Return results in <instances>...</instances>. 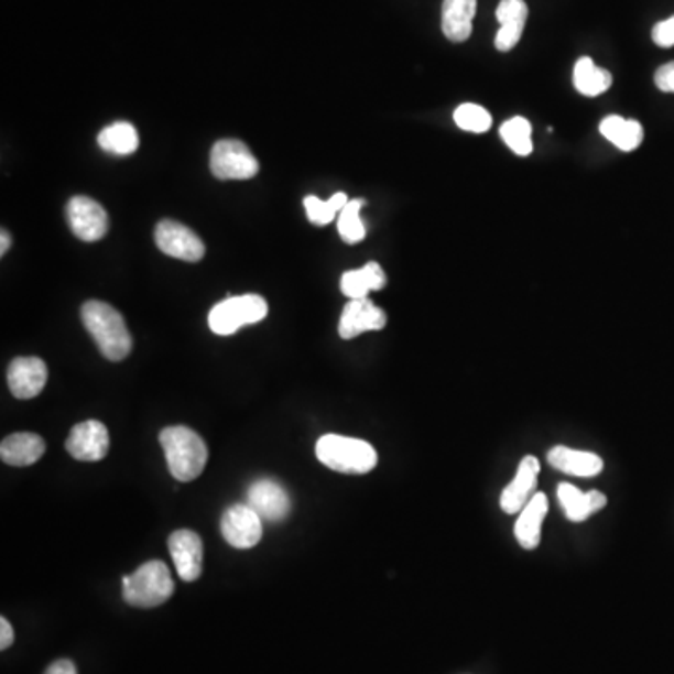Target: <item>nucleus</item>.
Segmentation results:
<instances>
[{
    "mask_svg": "<svg viewBox=\"0 0 674 674\" xmlns=\"http://www.w3.org/2000/svg\"><path fill=\"white\" fill-rule=\"evenodd\" d=\"M478 0H444L443 32L449 42L461 44L472 34Z\"/></svg>",
    "mask_w": 674,
    "mask_h": 674,
    "instance_id": "aec40b11",
    "label": "nucleus"
},
{
    "mask_svg": "<svg viewBox=\"0 0 674 674\" xmlns=\"http://www.w3.org/2000/svg\"><path fill=\"white\" fill-rule=\"evenodd\" d=\"M547 512H550L547 497L536 493L532 497L531 502L524 506L521 513H518L519 518L513 526V534L523 550H536L542 542V524Z\"/></svg>",
    "mask_w": 674,
    "mask_h": 674,
    "instance_id": "6ab92c4d",
    "label": "nucleus"
},
{
    "mask_svg": "<svg viewBox=\"0 0 674 674\" xmlns=\"http://www.w3.org/2000/svg\"><path fill=\"white\" fill-rule=\"evenodd\" d=\"M10 243H12V238H10L7 231H2V235H0V256L7 253Z\"/></svg>",
    "mask_w": 674,
    "mask_h": 674,
    "instance_id": "72a5a7b5",
    "label": "nucleus"
},
{
    "mask_svg": "<svg viewBox=\"0 0 674 674\" xmlns=\"http://www.w3.org/2000/svg\"><path fill=\"white\" fill-rule=\"evenodd\" d=\"M45 674H77V668L69 660H58V662L51 663Z\"/></svg>",
    "mask_w": 674,
    "mask_h": 674,
    "instance_id": "473e14b6",
    "label": "nucleus"
},
{
    "mask_svg": "<svg viewBox=\"0 0 674 674\" xmlns=\"http://www.w3.org/2000/svg\"><path fill=\"white\" fill-rule=\"evenodd\" d=\"M47 382V366L42 358H15L8 368V387L18 400H32L42 393Z\"/></svg>",
    "mask_w": 674,
    "mask_h": 674,
    "instance_id": "ddd939ff",
    "label": "nucleus"
},
{
    "mask_svg": "<svg viewBox=\"0 0 674 674\" xmlns=\"http://www.w3.org/2000/svg\"><path fill=\"white\" fill-rule=\"evenodd\" d=\"M168 551L175 562L178 577L194 583L203 574V542L194 531H176L168 536Z\"/></svg>",
    "mask_w": 674,
    "mask_h": 674,
    "instance_id": "2eb2a0df",
    "label": "nucleus"
},
{
    "mask_svg": "<svg viewBox=\"0 0 674 674\" xmlns=\"http://www.w3.org/2000/svg\"><path fill=\"white\" fill-rule=\"evenodd\" d=\"M318 461L341 475H368L377 467V452L360 438L344 435H323L315 448Z\"/></svg>",
    "mask_w": 674,
    "mask_h": 674,
    "instance_id": "7ed1b4c3",
    "label": "nucleus"
},
{
    "mask_svg": "<svg viewBox=\"0 0 674 674\" xmlns=\"http://www.w3.org/2000/svg\"><path fill=\"white\" fill-rule=\"evenodd\" d=\"M363 205H366L363 199L349 200L337 216V232L341 235L344 242L358 243L366 238V225L360 218Z\"/></svg>",
    "mask_w": 674,
    "mask_h": 674,
    "instance_id": "bb28decb",
    "label": "nucleus"
},
{
    "mask_svg": "<svg viewBox=\"0 0 674 674\" xmlns=\"http://www.w3.org/2000/svg\"><path fill=\"white\" fill-rule=\"evenodd\" d=\"M81 320L107 360L120 362L130 355V330L115 307L100 300H88L81 307Z\"/></svg>",
    "mask_w": 674,
    "mask_h": 674,
    "instance_id": "f257e3e1",
    "label": "nucleus"
},
{
    "mask_svg": "<svg viewBox=\"0 0 674 674\" xmlns=\"http://www.w3.org/2000/svg\"><path fill=\"white\" fill-rule=\"evenodd\" d=\"M387 287V274L379 262H368L362 269L341 275V293L350 300L368 298L369 293Z\"/></svg>",
    "mask_w": 674,
    "mask_h": 674,
    "instance_id": "4be33fe9",
    "label": "nucleus"
},
{
    "mask_svg": "<svg viewBox=\"0 0 674 674\" xmlns=\"http://www.w3.org/2000/svg\"><path fill=\"white\" fill-rule=\"evenodd\" d=\"M45 454L44 438L34 433H13L0 444V457L12 467H29Z\"/></svg>",
    "mask_w": 674,
    "mask_h": 674,
    "instance_id": "412c9836",
    "label": "nucleus"
},
{
    "mask_svg": "<svg viewBox=\"0 0 674 674\" xmlns=\"http://www.w3.org/2000/svg\"><path fill=\"white\" fill-rule=\"evenodd\" d=\"M454 120L461 130L470 133H486L491 128V115L483 107L476 104H463L454 112Z\"/></svg>",
    "mask_w": 674,
    "mask_h": 674,
    "instance_id": "c85d7f7f",
    "label": "nucleus"
},
{
    "mask_svg": "<svg viewBox=\"0 0 674 674\" xmlns=\"http://www.w3.org/2000/svg\"><path fill=\"white\" fill-rule=\"evenodd\" d=\"M98 144L115 156H130L139 149L138 130L130 122H115L100 131Z\"/></svg>",
    "mask_w": 674,
    "mask_h": 674,
    "instance_id": "393cba45",
    "label": "nucleus"
},
{
    "mask_svg": "<svg viewBox=\"0 0 674 674\" xmlns=\"http://www.w3.org/2000/svg\"><path fill=\"white\" fill-rule=\"evenodd\" d=\"M267 315H269V304L259 294L229 296L213 307V312L208 315V325L218 336H231L242 326L261 323Z\"/></svg>",
    "mask_w": 674,
    "mask_h": 674,
    "instance_id": "39448f33",
    "label": "nucleus"
},
{
    "mask_svg": "<svg viewBox=\"0 0 674 674\" xmlns=\"http://www.w3.org/2000/svg\"><path fill=\"white\" fill-rule=\"evenodd\" d=\"M500 138L518 156H529L532 152V126L523 117H513L500 128Z\"/></svg>",
    "mask_w": 674,
    "mask_h": 674,
    "instance_id": "cd10ccee",
    "label": "nucleus"
},
{
    "mask_svg": "<svg viewBox=\"0 0 674 674\" xmlns=\"http://www.w3.org/2000/svg\"><path fill=\"white\" fill-rule=\"evenodd\" d=\"M210 171L219 181H248L259 173V162L242 141L224 139L214 144Z\"/></svg>",
    "mask_w": 674,
    "mask_h": 674,
    "instance_id": "423d86ee",
    "label": "nucleus"
},
{
    "mask_svg": "<svg viewBox=\"0 0 674 674\" xmlns=\"http://www.w3.org/2000/svg\"><path fill=\"white\" fill-rule=\"evenodd\" d=\"M225 542L237 550H251L262 537V519L248 504H235L221 518Z\"/></svg>",
    "mask_w": 674,
    "mask_h": 674,
    "instance_id": "1a4fd4ad",
    "label": "nucleus"
},
{
    "mask_svg": "<svg viewBox=\"0 0 674 674\" xmlns=\"http://www.w3.org/2000/svg\"><path fill=\"white\" fill-rule=\"evenodd\" d=\"M387 313L374 306L369 298L349 300L339 318V336L344 339H355L363 331H379L387 326Z\"/></svg>",
    "mask_w": 674,
    "mask_h": 674,
    "instance_id": "4468645a",
    "label": "nucleus"
},
{
    "mask_svg": "<svg viewBox=\"0 0 674 674\" xmlns=\"http://www.w3.org/2000/svg\"><path fill=\"white\" fill-rule=\"evenodd\" d=\"M574 85L583 96L596 98L611 88L612 75L607 69L599 68L598 64H594L593 58L583 56L575 63Z\"/></svg>",
    "mask_w": 674,
    "mask_h": 674,
    "instance_id": "b1692460",
    "label": "nucleus"
},
{
    "mask_svg": "<svg viewBox=\"0 0 674 674\" xmlns=\"http://www.w3.org/2000/svg\"><path fill=\"white\" fill-rule=\"evenodd\" d=\"M66 218H68L69 229L75 237L83 242H96L106 237L109 229V216L106 208L98 200L77 195L69 199L66 206Z\"/></svg>",
    "mask_w": 674,
    "mask_h": 674,
    "instance_id": "0eeeda50",
    "label": "nucleus"
},
{
    "mask_svg": "<svg viewBox=\"0 0 674 674\" xmlns=\"http://www.w3.org/2000/svg\"><path fill=\"white\" fill-rule=\"evenodd\" d=\"M537 476H540V461L534 456H524L519 463L518 472L513 480L500 493V508L508 515L521 513L524 506L531 502L537 493Z\"/></svg>",
    "mask_w": 674,
    "mask_h": 674,
    "instance_id": "f8f14e48",
    "label": "nucleus"
},
{
    "mask_svg": "<svg viewBox=\"0 0 674 674\" xmlns=\"http://www.w3.org/2000/svg\"><path fill=\"white\" fill-rule=\"evenodd\" d=\"M109 431L98 420H87L69 431L66 449L77 461H101L109 454Z\"/></svg>",
    "mask_w": 674,
    "mask_h": 674,
    "instance_id": "9d476101",
    "label": "nucleus"
},
{
    "mask_svg": "<svg viewBox=\"0 0 674 674\" xmlns=\"http://www.w3.org/2000/svg\"><path fill=\"white\" fill-rule=\"evenodd\" d=\"M156 246L168 257L197 262L205 257V243L186 225L175 219H163L156 227Z\"/></svg>",
    "mask_w": 674,
    "mask_h": 674,
    "instance_id": "6e6552de",
    "label": "nucleus"
},
{
    "mask_svg": "<svg viewBox=\"0 0 674 674\" xmlns=\"http://www.w3.org/2000/svg\"><path fill=\"white\" fill-rule=\"evenodd\" d=\"M526 18H529V7L524 0H500L497 8L500 29L494 37V47L502 53L512 51L523 36Z\"/></svg>",
    "mask_w": 674,
    "mask_h": 674,
    "instance_id": "f3484780",
    "label": "nucleus"
},
{
    "mask_svg": "<svg viewBox=\"0 0 674 674\" xmlns=\"http://www.w3.org/2000/svg\"><path fill=\"white\" fill-rule=\"evenodd\" d=\"M547 461L551 467L575 478H594L604 470L601 457L593 452H583L568 446H553L547 452Z\"/></svg>",
    "mask_w": 674,
    "mask_h": 674,
    "instance_id": "a211bd4d",
    "label": "nucleus"
},
{
    "mask_svg": "<svg viewBox=\"0 0 674 674\" xmlns=\"http://www.w3.org/2000/svg\"><path fill=\"white\" fill-rule=\"evenodd\" d=\"M655 87L662 93L674 94V63L665 64L662 68L655 72Z\"/></svg>",
    "mask_w": 674,
    "mask_h": 674,
    "instance_id": "7c9ffc66",
    "label": "nucleus"
},
{
    "mask_svg": "<svg viewBox=\"0 0 674 674\" xmlns=\"http://www.w3.org/2000/svg\"><path fill=\"white\" fill-rule=\"evenodd\" d=\"M347 203H349V197L344 192H337L328 200L318 199L315 195H307L306 199H304L307 218H309L313 225H318V227L331 224L339 216V213L344 210Z\"/></svg>",
    "mask_w": 674,
    "mask_h": 674,
    "instance_id": "a878e982",
    "label": "nucleus"
},
{
    "mask_svg": "<svg viewBox=\"0 0 674 674\" xmlns=\"http://www.w3.org/2000/svg\"><path fill=\"white\" fill-rule=\"evenodd\" d=\"M13 643V628L7 618H0V649L7 650Z\"/></svg>",
    "mask_w": 674,
    "mask_h": 674,
    "instance_id": "2f4dec72",
    "label": "nucleus"
},
{
    "mask_svg": "<svg viewBox=\"0 0 674 674\" xmlns=\"http://www.w3.org/2000/svg\"><path fill=\"white\" fill-rule=\"evenodd\" d=\"M175 594V583L162 561H150L122 577V596L128 606L150 609L163 606Z\"/></svg>",
    "mask_w": 674,
    "mask_h": 674,
    "instance_id": "20e7f679",
    "label": "nucleus"
},
{
    "mask_svg": "<svg viewBox=\"0 0 674 674\" xmlns=\"http://www.w3.org/2000/svg\"><path fill=\"white\" fill-rule=\"evenodd\" d=\"M652 40L660 47H673L674 45V15L673 18L660 21L652 31Z\"/></svg>",
    "mask_w": 674,
    "mask_h": 674,
    "instance_id": "c756f323",
    "label": "nucleus"
},
{
    "mask_svg": "<svg viewBox=\"0 0 674 674\" xmlns=\"http://www.w3.org/2000/svg\"><path fill=\"white\" fill-rule=\"evenodd\" d=\"M599 131L607 141H611L617 149L624 150V152L639 149L644 139L643 126L637 120L622 119L618 115H609L601 120Z\"/></svg>",
    "mask_w": 674,
    "mask_h": 674,
    "instance_id": "5701e85b",
    "label": "nucleus"
},
{
    "mask_svg": "<svg viewBox=\"0 0 674 674\" xmlns=\"http://www.w3.org/2000/svg\"><path fill=\"white\" fill-rule=\"evenodd\" d=\"M160 444L167 459L168 472L178 481H194L208 461L205 441L189 427L175 425L160 433Z\"/></svg>",
    "mask_w": 674,
    "mask_h": 674,
    "instance_id": "f03ea898",
    "label": "nucleus"
},
{
    "mask_svg": "<svg viewBox=\"0 0 674 674\" xmlns=\"http://www.w3.org/2000/svg\"><path fill=\"white\" fill-rule=\"evenodd\" d=\"M246 504L269 523H281L291 512L287 491L274 480H257L246 494Z\"/></svg>",
    "mask_w": 674,
    "mask_h": 674,
    "instance_id": "9b49d317",
    "label": "nucleus"
},
{
    "mask_svg": "<svg viewBox=\"0 0 674 674\" xmlns=\"http://www.w3.org/2000/svg\"><path fill=\"white\" fill-rule=\"evenodd\" d=\"M556 497H558L562 512L572 523H583L588 518H593L594 513L601 512L607 506V497L601 491L583 493L572 483H561L556 489Z\"/></svg>",
    "mask_w": 674,
    "mask_h": 674,
    "instance_id": "dca6fc26",
    "label": "nucleus"
}]
</instances>
